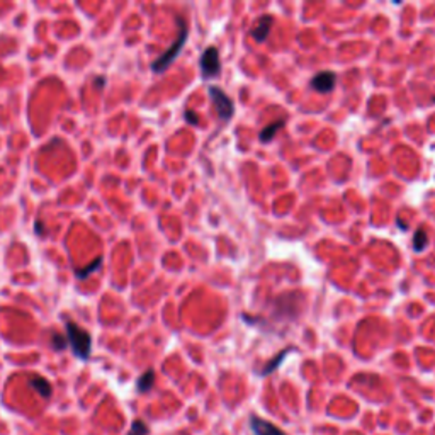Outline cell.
I'll return each instance as SVG.
<instances>
[{"instance_id":"6da1fadb","label":"cell","mask_w":435,"mask_h":435,"mask_svg":"<svg viewBox=\"0 0 435 435\" xmlns=\"http://www.w3.org/2000/svg\"><path fill=\"white\" fill-rule=\"evenodd\" d=\"M177 22H179V36H177V39H175L174 45L170 46L165 53L160 55V57L151 63V70H153L155 73H162V71H165L167 68H169V66L175 62V58L179 57V53H181L184 45H186L187 36H189L187 24H186V21H184V17H181V15H177Z\"/></svg>"},{"instance_id":"7a4b0ae2","label":"cell","mask_w":435,"mask_h":435,"mask_svg":"<svg viewBox=\"0 0 435 435\" xmlns=\"http://www.w3.org/2000/svg\"><path fill=\"white\" fill-rule=\"evenodd\" d=\"M66 342L71 347V352L82 361H87L92 352V337L85 328L78 326L75 321H66Z\"/></svg>"},{"instance_id":"3957f363","label":"cell","mask_w":435,"mask_h":435,"mask_svg":"<svg viewBox=\"0 0 435 435\" xmlns=\"http://www.w3.org/2000/svg\"><path fill=\"white\" fill-rule=\"evenodd\" d=\"M209 95H211V101H213V106H214V109H216L219 119H221V121H225V123L230 121V119L233 118V114H235L233 101H231L228 95H226L225 92H223L216 85L209 87Z\"/></svg>"},{"instance_id":"277c9868","label":"cell","mask_w":435,"mask_h":435,"mask_svg":"<svg viewBox=\"0 0 435 435\" xmlns=\"http://www.w3.org/2000/svg\"><path fill=\"white\" fill-rule=\"evenodd\" d=\"M201 71L204 78L218 77L221 71V63H219V53L214 46H209L204 50L201 57Z\"/></svg>"},{"instance_id":"5b68a950","label":"cell","mask_w":435,"mask_h":435,"mask_svg":"<svg viewBox=\"0 0 435 435\" xmlns=\"http://www.w3.org/2000/svg\"><path fill=\"white\" fill-rule=\"evenodd\" d=\"M250 429H252L253 435H287L277 425L270 424L269 420H263V418L257 417V415L250 417Z\"/></svg>"},{"instance_id":"8992f818","label":"cell","mask_w":435,"mask_h":435,"mask_svg":"<svg viewBox=\"0 0 435 435\" xmlns=\"http://www.w3.org/2000/svg\"><path fill=\"white\" fill-rule=\"evenodd\" d=\"M335 78L337 77H335V73H332V71H320V73H316L311 78V87L316 92L328 94L335 87Z\"/></svg>"},{"instance_id":"52a82bcc","label":"cell","mask_w":435,"mask_h":435,"mask_svg":"<svg viewBox=\"0 0 435 435\" xmlns=\"http://www.w3.org/2000/svg\"><path fill=\"white\" fill-rule=\"evenodd\" d=\"M272 22H274L272 15H263V17L258 19L257 26H255V27H253V31H252V36H253L255 41H257V43L265 41L267 36H269V33H270V27H272Z\"/></svg>"},{"instance_id":"ba28073f","label":"cell","mask_w":435,"mask_h":435,"mask_svg":"<svg viewBox=\"0 0 435 435\" xmlns=\"http://www.w3.org/2000/svg\"><path fill=\"white\" fill-rule=\"evenodd\" d=\"M29 386L33 388L36 393L41 394L43 398H50L51 393H53V388H51L50 381H46L45 377H39V376H33L29 379Z\"/></svg>"},{"instance_id":"9c48e42d","label":"cell","mask_w":435,"mask_h":435,"mask_svg":"<svg viewBox=\"0 0 435 435\" xmlns=\"http://www.w3.org/2000/svg\"><path fill=\"white\" fill-rule=\"evenodd\" d=\"M101 265H102V257H97L95 260H92L87 267L75 270V277H77V279H87L90 274H94L97 269H101Z\"/></svg>"},{"instance_id":"30bf717a","label":"cell","mask_w":435,"mask_h":435,"mask_svg":"<svg viewBox=\"0 0 435 435\" xmlns=\"http://www.w3.org/2000/svg\"><path fill=\"white\" fill-rule=\"evenodd\" d=\"M282 126H284V121H275L270 126H265L260 131V136H258V138H260V141L262 143H269L270 139L275 136V133H277V131L281 129Z\"/></svg>"},{"instance_id":"8fae6325","label":"cell","mask_w":435,"mask_h":435,"mask_svg":"<svg viewBox=\"0 0 435 435\" xmlns=\"http://www.w3.org/2000/svg\"><path fill=\"white\" fill-rule=\"evenodd\" d=\"M287 354H289V349L282 350V352L279 354V355H275L272 361H270L269 364H267V366L260 371V376H269L270 373H274V371L282 364V361H284V359H286V355H287Z\"/></svg>"},{"instance_id":"7c38bea8","label":"cell","mask_w":435,"mask_h":435,"mask_svg":"<svg viewBox=\"0 0 435 435\" xmlns=\"http://www.w3.org/2000/svg\"><path fill=\"white\" fill-rule=\"evenodd\" d=\"M153 382H155V373L153 371H146L145 374H141L138 379V391L139 393H146L153 388Z\"/></svg>"},{"instance_id":"4fadbf2b","label":"cell","mask_w":435,"mask_h":435,"mask_svg":"<svg viewBox=\"0 0 435 435\" xmlns=\"http://www.w3.org/2000/svg\"><path fill=\"white\" fill-rule=\"evenodd\" d=\"M427 242H429V238H427L425 231H422V230L417 231V233H415V237H413V249H415V252H424Z\"/></svg>"},{"instance_id":"5bb4252c","label":"cell","mask_w":435,"mask_h":435,"mask_svg":"<svg viewBox=\"0 0 435 435\" xmlns=\"http://www.w3.org/2000/svg\"><path fill=\"white\" fill-rule=\"evenodd\" d=\"M148 425L145 424V422H141V420H134L133 422V425H131V429H129V434L127 435H148Z\"/></svg>"},{"instance_id":"9a60e30c","label":"cell","mask_w":435,"mask_h":435,"mask_svg":"<svg viewBox=\"0 0 435 435\" xmlns=\"http://www.w3.org/2000/svg\"><path fill=\"white\" fill-rule=\"evenodd\" d=\"M51 344H53V347L57 350H63L68 345V342H66V337H62L60 333H53L51 335Z\"/></svg>"},{"instance_id":"2e32d148","label":"cell","mask_w":435,"mask_h":435,"mask_svg":"<svg viewBox=\"0 0 435 435\" xmlns=\"http://www.w3.org/2000/svg\"><path fill=\"white\" fill-rule=\"evenodd\" d=\"M186 119H187V123H190V124H197V114L195 113H192V111H186Z\"/></svg>"},{"instance_id":"e0dca14e","label":"cell","mask_w":435,"mask_h":435,"mask_svg":"<svg viewBox=\"0 0 435 435\" xmlns=\"http://www.w3.org/2000/svg\"><path fill=\"white\" fill-rule=\"evenodd\" d=\"M34 230L38 235H45V225H43V221H39V219H36L34 223Z\"/></svg>"},{"instance_id":"ac0fdd59","label":"cell","mask_w":435,"mask_h":435,"mask_svg":"<svg viewBox=\"0 0 435 435\" xmlns=\"http://www.w3.org/2000/svg\"><path fill=\"white\" fill-rule=\"evenodd\" d=\"M94 83L99 87V89H102V87H104V77H97V78H95V80H94Z\"/></svg>"}]
</instances>
